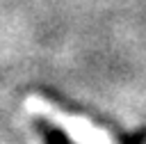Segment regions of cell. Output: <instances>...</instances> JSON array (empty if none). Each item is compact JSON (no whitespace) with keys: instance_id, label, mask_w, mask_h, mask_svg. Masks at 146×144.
I'll return each mask as SVG.
<instances>
[{"instance_id":"cell-1","label":"cell","mask_w":146,"mask_h":144,"mask_svg":"<svg viewBox=\"0 0 146 144\" xmlns=\"http://www.w3.org/2000/svg\"><path fill=\"white\" fill-rule=\"evenodd\" d=\"M46 144H68V139L57 130H46Z\"/></svg>"}]
</instances>
